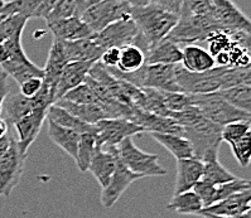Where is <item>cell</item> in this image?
<instances>
[{
  "label": "cell",
  "mask_w": 251,
  "mask_h": 218,
  "mask_svg": "<svg viewBox=\"0 0 251 218\" xmlns=\"http://www.w3.org/2000/svg\"><path fill=\"white\" fill-rule=\"evenodd\" d=\"M67 63H70V61H68L67 56H66L62 41L53 39L52 47H50V53H48L47 62H46L45 68H43V72H45L43 82L47 83L53 91L56 89L57 81H58L59 76H61L63 68L66 67Z\"/></svg>",
  "instance_id": "603a6c76"
},
{
  "label": "cell",
  "mask_w": 251,
  "mask_h": 218,
  "mask_svg": "<svg viewBox=\"0 0 251 218\" xmlns=\"http://www.w3.org/2000/svg\"><path fill=\"white\" fill-rule=\"evenodd\" d=\"M48 135L57 146L61 147L65 153L72 156L74 159H76L77 147H78V143H80L81 134H78L75 130L59 126L53 121L48 120Z\"/></svg>",
  "instance_id": "d4e9b609"
},
{
  "label": "cell",
  "mask_w": 251,
  "mask_h": 218,
  "mask_svg": "<svg viewBox=\"0 0 251 218\" xmlns=\"http://www.w3.org/2000/svg\"><path fill=\"white\" fill-rule=\"evenodd\" d=\"M9 95V76L0 70V115L3 112V105Z\"/></svg>",
  "instance_id": "f6af8a7d"
},
{
  "label": "cell",
  "mask_w": 251,
  "mask_h": 218,
  "mask_svg": "<svg viewBox=\"0 0 251 218\" xmlns=\"http://www.w3.org/2000/svg\"><path fill=\"white\" fill-rule=\"evenodd\" d=\"M220 97L224 98L226 102L232 105L236 109L250 114L251 109V86L239 85L228 87V89L216 91Z\"/></svg>",
  "instance_id": "4dcf8cb0"
},
{
  "label": "cell",
  "mask_w": 251,
  "mask_h": 218,
  "mask_svg": "<svg viewBox=\"0 0 251 218\" xmlns=\"http://www.w3.org/2000/svg\"><path fill=\"white\" fill-rule=\"evenodd\" d=\"M193 105L200 109L204 118L219 126L235 122V121H250V114L233 107L221 98L216 92L206 95H192Z\"/></svg>",
  "instance_id": "3957f363"
},
{
  "label": "cell",
  "mask_w": 251,
  "mask_h": 218,
  "mask_svg": "<svg viewBox=\"0 0 251 218\" xmlns=\"http://www.w3.org/2000/svg\"><path fill=\"white\" fill-rule=\"evenodd\" d=\"M221 126L204 116L191 126L183 127V136L192 144L195 158L201 160L206 151L221 145Z\"/></svg>",
  "instance_id": "ba28073f"
},
{
  "label": "cell",
  "mask_w": 251,
  "mask_h": 218,
  "mask_svg": "<svg viewBox=\"0 0 251 218\" xmlns=\"http://www.w3.org/2000/svg\"><path fill=\"white\" fill-rule=\"evenodd\" d=\"M120 57V48H107L101 54L99 62L106 68H115Z\"/></svg>",
  "instance_id": "7bdbcfd3"
},
{
  "label": "cell",
  "mask_w": 251,
  "mask_h": 218,
  "mask_svg": "<svg viewBox=\"0 0 251 218\" xmlns=\"http://www.w3.org/2000/svg\"><path fill=\"white\" fill-rule=\"evenodd\" d=\"M96 134L95 133H83L80 136V143L77 147V155H76V164L77 168L81 171H87L89 169L90 162H91L92 156H94L95 150H96Z\"/></svg>",
  "instance_id": "d6a6232c"
},
{
  "label": "cell",
  "mask_w": 251,
  "mask_h": 218,
  "mask_svg": "<svg viewBox=\"0 0 251 218\" xmlns=\"http://www.w3.org/2000/svg\"><path fill=\"white\" fill-rule=\"evenodd\" d=\"M168 208L172 211H176L177 213H180V215L197 216V213L203 208V204L195 192L187 191L177 195H173L168 204Z\"/></svg>",
  "instance_id": "1f68e13d"
},
{
  "label": "cell",
  "mask_w": 251,
  "mask_h": 218,
  "mask_svg": "<svg viewBox=\"0 0 251 218\" xmlns=\"http://www.w3.org/2000/svg\"><path fill=\"white\" fill-rule=\"evenodd\" d=\"M163 92V100L167 110L169 112H177L186 109L187 106L193 105L192 95L184 94V92Z\"/></svg>",
  "instance_id": "f35d334b"
},
{
  "label": "cell",
  "mask_w": 251,
  "mask_h": 218,
  "mask_svg": "<svg viewBox=\"0 0 251 218\" xmlns=\"http://www.w3.org/2000/svg\"><path fill=\"white\" fill-rule=\"evenodd\" d=\"M251 188L250 180L245 179V178H239L231 180V182L224 183V184H220V186H216L215 193H213L212 197V204L217 203V202H221V200L226 199L230 195L236 194L239 192L245 191V189Z\"/></svg>",
  "instance_id": "e575fe53"
},
{
  "label": "cell",
  "mask_w": 251,
  "mask_h": 218,
  "mask_svg": "<svg viewBox=\"0 0 251 218\" xmlns=\"http://www.w3.org/2000/svg\"><path fill=\"white\" fill-rule=\"evenodd\" d=\"M182 67L189 72L208 71L216 67L215 58L203 47L198 45H187L182 47Z\"/></svg>",
  "instance_id": "7402d4cb"
},
{
  "label": "cell",
  "mask_w": 251,
  "mask_h": 218,
  "mask_svg": "<svg viewBox=\"0 0 251 218\" xmlns=\"http://www.w3.org/2000/svg\"><path fill=\"white\" fill-rule=\"evenodd\" d=\"M1 1H3V3L5 4V3H9V1H12V0H1Z\"/></svg>",
  "instance_id": "f5cc1de1"
},
{
  "label": "cell",
  "mask_w": 251,
  "mask_h": 218,
  "mask_svg": "<svg viewBox=\"0 0 251 218\" xmlns=\"http://www.w3.org/2000/svg\"><path fill=\"white\" fill-rule=\"evenodd\" d=\"M47 25L54 36V39H58V41L72 42L83 38H91L95 36V33L80 17L58 19V21L50 22Z\"/></svg>",
  "instance_id": "e0dca14e"
},
{
  "label": "cell",
  "mask_w": 251,
  "mask_h": 218,
  "mask_svg": "<svg viewBox=\"0 0 251 218\" xmlns=\"http://www.w3.org/2000/svg\"><path fill=\"white\" fill-rule=\"evenodd\" d=\"M12 139L13 138L10 136V134H6L3 138H0V159H1V156L6 153V150L9 149Z\"/></svg>",
  "instance_id": "c3c4849f"
},
{
  "label": "cell",
  "mask_w": 251,
  "mask_h": 218,
  "mask_svg": "<svg viewBox=\"0 0 251 218\" xmlns=\"http://www.w3.org/2000/svg\"><path fill=\"white\" fill-rule=\"evenodd\" d=\"M126 1L131 8H136V6H144L151 4V0H124Z\"/></svg>",
  "instance_id": "681fc988"
},
{
  "label": "cell",
  "mask_w": 251,
  "mask_h": 218,
  "mask_svg": "<svg viewBox=\"0 0 251 218\" xmlns=\"http://www.w3.org/2000/svg\"><path fill=\"white\" fill-rule=\"evenodd\" d=\"M54 105L67 110L70 114L76 116L77 119H80L81 121H83L86 124L96 125L100 120L109 119L106 112L103 111L99 105H78V103L70 102V101L63 100V98L57 101Z\"/></svg>",
  "instance_id": "83f0119b"
},
{
  "label": "cell",
  "mask_w": 251,
  "mask_h": 218,
  "mask_svg": "<svg viewBox=\"0 0 251 218\" xmlns=\"http://www.w3.org/2000/svg\"><path fill=\"white\" fill-rule=\"evenodd\" d=\"M130 12L131 6L124 0H102L85 10L80 18L96 34L110 24L130 18Z\"/></svg>",
  "instance_id": "52a82bcc"
},
{
  "label": "cell",
  "mask_w": 251,
  "mask_h": 218,
  "mask_svg": "<svg viewBox=\"0 0 251 218\" xmlns=\"http://www.w3.org/2000/svg\"><path fill=\"white\" fill-rule=\"evenodd\" d=\"M95 39L103 50L107 48H121L127 45H134L147 54L148 46L140 37L139 30L131 18L123 19L95 34Z\"/></svg>",
  "instance_id": "8992f818"
},
{
  "label": "cell",
  "mask_w": 251,
  "mask_h": 218,
  "mask_svg": "<svg viewBox=\"0 0 251 218\" xmlns=\"http://www.w3.org/2000/svg\"><path fill=\"white\" fill-rule=\"evenodd\" d=\"M145 65V53L134 45H127L120 48V57H119L118 70L121 73H133L138 71Z\"/></svg>",
  "instance_id": "f546056e"
},
{
  "label": "cell",
  "mask_w": 251,
  "mask_h": 218,
  "mask_svg": "<svg viewBox=\"0 0 251 218\" xmlns=\"http://www.w3.org/2000/svg\"><path fill=\"white\" fill-rule=\"evenodd\" d=\"M220 146H216L210 149L202 156V163H203V171H202V180L210 183L212 186H220L224 183L231 182L236 179V175L224 168L219 160Z\"/></svg>",
  "instance_id": "44dd1931"
},
{
  "label": "cell",
  "mask_w": 251,
  "mask_h": 218,
  "mask_svg": "<svg viewBox=\"0 0 251 218\" xmlns=\"http://www.w3.org/2000/svg\"><path fill=\"white\" fill-rule=\"evenodd\" d=\"M227 67L216 66L212 70L200 72H189L182 66L176 65V81L180 92L188 95H206L221 90L222 76Z\"/></svg>",
  "instance_id": "277c9868"
},
{
  "label": "cell",
  "mask_w": 251,
  "mask_h": 218,
  "mask_svg": "<svg viewBox=\"0 0 251 218\" xmlns=\"http://www.w3.org/2000/svg\"><path fill=\"white\" fill-rule=\"evenodd\" d=\"M249 133H250V121H235V122L222 126L221 139L222 142H226L228 144L230 142L242 138Z\"/></svg>",
  "instance_id": "ab89813d"
},
{
  "label": "cell",
  "mask_w": 251,
  "mask_h": 218,
  "mask_svg": "<svg viewBox=\"0 0 251 218\" xmlns=\"http://www.w3.org/2000/svg\"><path fill=\"white\" fill-rule=\"evenodd\" d=\"M119 156L121 162L133 173L139 174L143 178L162 177L166 175V169L158 162L157 154H149L135 145L133 138H126L118 145Z\"/></svg>",
  "instance_id": "5b68a950"
},
{
  "label": "cell",
  "mask_w": 251,
  "mask_h": 218,
  "mask_svg": "<svg viewBox=\"0 0 251 218\" xmlns=\"http://www.w3.org/2000/svg\"><path fill=\"white\" fill-rule=\"evenodd\" d=\"M3 110L5 111L6 122L14 125L23 118L29 115L34 110L32 98H28L22 94H15L5 98L3 105Z\"/></svg>",
  "instance_id": "f1b7e54d"
},
{
  "label": "cell",
  "mask_w": 251,
  "mask_h": 218,
  "mask_svg": "<svg viewBox=\"0 0 251 218\" xmlns=\"http://www.w3.org/2000/svg\"><path fill=\"white\" fill-rule=\"evenodd\" d=\"M180 61L182 47L168 38L158 42L145 54V65H179Z\"/></svg>",
  "instance_id": "cb8c5ba5"
},
{
  "label": "cell",
  "mask_w": 251,
  "mask_h": 218,
  "mask_svg": "<svg viewBox=\"0 0 251 218\" xmlns=\"http://www.w3.org/2000/svg\"><path fill=\"white\" fill-rule=\"evenodd\" d=\"M211 17L217 23L221 32H249L250 33V19L233 3L232 0H210Z\"/></svg>",
  "instance_id": "30bf717a"
},
{
  "label": "cell",
  "mask_w": 251,
  "mask_h": 218,
  "mask_svg": "<svg viewBox=\"0 0 251 218\" xmlns=\"http://www.w3.org/2000/svg\"><path fill=\"white\" fill-rule=\"evenodd\" d=\"M70 17H78L77 14V3L76 0H59L54 9L50 13L46 22L58 21V19L70 18Z\"/></svg>",
  "instance_id": "60d3db41"
},
{
  "label": "cell",
  "mask_w": 251,
  "mask_h": 218,
  "mask_svg": "<svg viewBox=\"0 0 251 218\" xmlns=\"http://www.w3.org/2000/svg\"><path fill=\"white\" fill-rule=\"evenodd\" d=\"M47 111L48 109H34L29 115L13 125L15 127L17 135H18L15 143L18 145L21 153L24 155H27L30 145L38 138L42 125L47 119Z\"/></svg>",
  "instance_id": "4fadbf2b"
},
{
  "label": "cell",
  "mask_w": 251,
  "mask_h": 218,
  "mask_svg": "<svg viewBox=\"0 0 251 218\" xmlns=\"http://www.w3.org/2000/svg\"><path fill=\"white\" fill-rule=\"evenodd\" d=\"M129 121L142 127L144 133L175 134V135L183 136V127L180 126L177 121L171 118L153 115V114L143 111L138 107L133 110V114H131Z\"/></svg>",
  "instance_id": "5bb4252c"
},
{
  "label": "cell",
  "mask_w": 251,
  "mask_h": 218,
  "mask_svg": "<svg viewBox=\"0 0 251 218\" xmlns=\"http://www.w3.org/2000/svg\"><path fill=\"white\" fill-rule=\"evenodd\" d=\"M8 130H9L8 122H6L4 119L0 118V138H3L4 135H6V134H8Z\"/></svg>",
  "instance_id": "f907efd6"
},
{
  "label": "cell",
  "mask_w": 251,
  "mask_h": 218,
  "mask_svg": "<svg viewBox=\"0 0 251 218\" xmlns=\"http://www.w3.org/2000/svg\"><path fill=\"white\" fill-rule=\"evenodd\" d=\"M92 65L94 62H70L66 65L58 81H57L56 89H54L56 102L61 100L70 90L85 82Z\"/></svg>",
  "instance_id": "ac0fdd59"
},
{
  "label": "cell",
  "mask_w": 251,
  "mask_h": 218,
  "mask_svg": "<svg viewBox=\"0 0 251 218\" xmlns=\"http://www.w3.org/2000/svg\"><path fill=\"white\" fill-rule=\"evenodd\" d=\"M221 32L211 15L202 17H178V22L166 38L183 47L206 42L213 33Z\"/></svg>",
  "instance_id": "7a4b0ae2"
},
{
  "label": "cell",
  "mask_w": 251,
  "mask_h": 218,
  "mask_svg": "<svg viewBox=\"0 0 251 218\" xmlns=\"http://www.w3.org/2000/svg\"><path fill=\"white\" fill-rule=\"evenodd\" d=\"M100 1H102V0H76L77 14H78V17H81V15H82V13L85 12V10L89 9L90 6L100 3Z\"/></svg>",
  "instance_id": "7dc6e473"
},
{
  "label": "cell",
  "mask_w": 251,
  "mask_h": 218,
  "mask_svg": "<svg viewBox=\"0 0 251 218\" xmlns=\"http://www.w3.org/2000/svg\"><path fill=\"white\" fill-rule=\"evenodd\" d=\"M59 0H43L41 4V6L38 8V10L34 14V18H41V19H47V17L50 15V13L54 9V6L57 5Z\"/></svg>",
  "instance_id": "bcb514c9"
},
{
  "label": "cell",
  "mask_w": 251,
  "mask_h": 218,
  "mask_svg": "<svg viewBox=\"0 0 251 218\" xmlns=\"http://www.w3.org/2000/svg\"><path fill=\"white\" fill-rule=\"evenodd\" d=\"M43 0H12L5 3L0 9L1 15H21L29 21L34 18V14L41 6Z\"/></svg>",
  "instance_id": "836d02e7"
},
{
  "label": "cell",
  "mask_w": 251,
  "mask_h": 218,
  "mask_svg": "<svg viewBox=\"0 0 251 218\" xmlns=\"http://www.w3.org/2000/svg\"><path fill=\"white\" fill-rule=\"evenodd\" d=\"M184 0H151V4H155L162 9L167 10L169 13H173V14L178 15L179 17L180 8H182V4H183Z\"/></svg>",
  "instance_id": "ee69618b"
},
{
  "label": "cell",
  "mask_w": 251,
  "mask_h": 218,
  "mask_svg": "<svg viewBox=\"0 0 251 218\" xmlns=\"http://www.w3.org/2000/svg\"><path fill=\"white\" fill-rule=\"evenodd\" d=\"M239 85L251 86L250 67H227L222 76L221 90Z\"/></svg>",
  "instance_id": "d590c367"
},
{
  "label": "cell",
  "mask_w": 251,
  "mask_h": 218,
  "mask_svg": "<svg viewBox=\"0 0 251 218\" xmlns=\"http://www.w3.org/2000/svg\"><path fill=\"white\" fill-rule=\"evenodd\" d=\"M237 163L242 168H248L251 160V134H246L242 138L228 143Z\"/></svg>",
  "instance_id": "8d00e7d4"
},
{
  "label": "cell",
  "mask_w": 251,
  "mask_h": 218,
  "mask_svg": "<svg viewBox=\"0 0 251 218\" xmlns=\"http://www.w3.org/2000/svg\"><path fill=\"white\" fill-rule=\"evenodd\" d=\"M151 138L164 146L176 159H188V158H195V151L193 146L189 140H187L184 136L175 135V134H158L151 133Z\"/></svg>",
  "instance_id": "484cf974"
},
{
  "label": "cell",
  "mask_w": 251,
  "mask_h": 218,
  "mask_svg": "<svg viewBox=\"0 0 251 218\" xmlns=\"http://www.w3.org/2000/svg\"><path fill=\"white\" fill-rule=\"evenodd\" d=\"M118 154V146H96L87 171L94 175L101 188H105L109 184L110 178L115 171Z\"/></svg>",
  "instance_id": "9a60e30c"
},
{
  "label": "cell",
  "mask_w": 251,
  "mask_h": 218,
  "mask_svg": "<svg viewBox=\"0 0 251 218\" xmlns=\"http://www.w3.org/2000/svg\"><path fill=\"white\" fill-rule=\"evenodd\" d=\"M96 144L101 147L118 146L126 138L143 134L144 130L126 119H103L96 124Z\"/></svg>",
  "instance_id": "8fae6325"
},
{
  "label": "cell",
  "mask_w": 251,
  "mask_h": 218,
  "mask_svg": "<svg viewBox=\"0 0 251 218\" xmlns=\"http://www.w3.org/2000/svg\"><path fill=\"white\" fill-rule=\"evenodd\" d=\"M202 171H203V163L197 158L177 160V175H176L173 195L192 191L196 183L202 178Z\"/></svg>",
  "instance_id": "d6986e66"
},
{
  "label": "cell",
  "mask_w": 251,
  "mask_h": 218,
  "mask_svg": "<svg viewBox=\"0 0 251 218\" xmlns=\"http://www.w3.org/2000/svg\"><path fill=\"white\" fill-rule=\"evenodd\" d=\"M130 18L148 46V50L166 38L178 22V15L162 9L155 4L131 8Z\"/></svg>",
  "instance_id": "6da1fadb"
},
{
  "label": "cell",
  "mask_w": 251,
  "mask_h": 218,
  "mask_svg": "<svg viewBox=\"0 0 251 218\" xmlns=\"http://www.w3.org/2000/svg\"><path fill=\"white\" fill-rule=\"evenodd\" d=\"M47 119L50 121H53V122H56L59 126L75 130V131H77L78 134L95 133V131H98L96 125L86 124V122L81 121L80 119H77L76 116L70 114L67 110L57 106V105L50 106V109H48L47 111Z\"/></svg>",
  "instance_id": "4316f807"
},
{
  "label": "cell",
  "mask_w": 251,
  "mask_h": 218,
  "mask_svg": "<svg viewBox=\"0 0 251 218\" xmlns=\"http://www.w3.org/2000/svg\"><path fill=\"white\" fill-rule=\"evenodd\" d=\"M203 218H251V212H246L244 215L233 216V217H219V216H211V215H203L201 216Z\"/></svg>",
  "instance_id": "816d5d0a"
},
{
  "label": "cell",
  "mask_w": 251,
  "mask_h": 218,
  "mask_svg": "<svg viewBox=\"0 0 251 218\" xmlns=\"http://www.w3.org/2000/svg\"><path fill=\"white\" fill-rule=\"evenodd\" d=\"M65 48L66 56L70 62H98L103 49L99 46L95 39V36L91 38H83L78 41L65 42L62 41Z\"/></svg>",
  "instance_id": "ffe728a7"
},
{
  "label": "cell",
  "mask_w": 251,
  "mask_h": 218,
  "mask_svg": "<svg viewBox=\"0 0 251 218\" xmlns=\"http://www.w3.org/2000/svg\"><path fill=\"white\" fill-rule=\"evenodd\" d=\"M42 83H43V78H37V77L36 78H29V80L24 81L23 83L19 85V87H21L19 94H22L28 98L34 97L39 92V90H41Z\"/></svg>",
  "instance_id": "b9f144b4"
},
{
  "label": "cell",
  "mask_w": 251,
  "mask_h": 218,
  "mask_svg": "<svg viewBox=\"0 0 251 218\" xmlns=\"http://www.w3.org/2000/svg\"><path fill=\"white\" fill-rule=\"evenodd\" d=\"M27 155L21 153L15 139H12L9 149L0 159V195L9 198L19 184L24 171Z\"/></svg>",
  "instance_id": "9c48e42d"
},
{
  "label": "cell",
  "mask_w": 251,
  "mask_h": 218,
  "mask_svg": "<svg viewBox=\"0 0 251 218\" xmlns=\"http://www.w3.org/2000/svg\"><path fill=\"white\" fill-rule=\"evenodd\" d=\"M62 98L78 105H98V98L95 96L94 91L85 82L70 90Z\"/></svg>",
  "instance_id": "74e56055"
},
{
  "label": "cell",
  "mask_w": 251,
  "mask_h": 218,
  "mask_svg": "<svg viewBox=\"0 0 251 218\" xmlns=\"http://www.w3.org/2000/svg\"><path fill=\"white\" fill-rule=\"evenodd\" d=\"M251 188L245 191L239 192L236 194L230 195L226 199L217 202L212 206L202 208L197 216L211 215L219 216V217H233V216L244 215L246 212H250L251 206Z\"/></svg>",
  "instance_id": "2e32d148"
},
{
  "label": "cell",
  "mask_w": 251,
  "mask_h": 218,
  "mask_svg": "<svg viewBox=\"0 0 251 218\" xmlns=\"http://www.w3.org/2000/svg\"><path fill=\"white\" fill-rule=\"evenodd\" d=\"M142 175L133 173L130 169L127 168L126 165L121 162L120 156L118 154L115 171H114V174L110 178L109 184L105 188H102V192H101L100 200L103 208H112V207L115 206L116 202L120 199L121 195L124 194V192L135 180L142 179Z\"/></svg>",
  "instance_id": "7c38bea8"
}]
</instances>
